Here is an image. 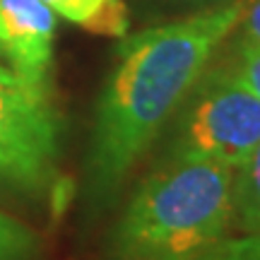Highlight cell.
I'll list each match as a JSON object with an SVG mask.
<instances>
[{
	"mask_svg": "<svg viewBox=\"0 0 260 260\" xmlns=\"http://www.w3.org/2000/svg\"><path fill=\"white\" fill-rule=\"evenodd\" d=\"M243 0L142 29L118 48L92 133L89 186L111 195L203 77L207 60L239 27Z\"/></svg>",
	"mask_w": 260,
	"mask_h": 260,
	"instance_id": "6da1fadb",
	"label": "cell"
},
{
	"mask_svg": "<svg viewBox=\"0 0 260 260\" xmlns=\"http://www.w3.org/2000/svg\"><path fill=\"white\" fill-rule=\"evenodd\" d=\"M232 222L234 169L176 157L140 183L111 236V258H181L222 241Z\"/></svg>",
	"mask_w": 260,
	"mask_h": 260,
	"instance_id": "7a4b0ae2",
	"label": "cell"
},
{
	"mask_svg": "<svg viewBox=\"0 0 260 260\" xmlns=\"http://www.w3.org/2000/svg\"><path fill=\"white\" fill-rule=\"evenodd\" d=\"M60 118L48 84L29 82L0 63V178L37 190L53 176Z\"/></svg>",
	"mask_w": 260,
	"mask_h": 260,
	"instance_id": "3957f363",
	"label": "cell"
},
{
	"mask_svg": "<svg viewBox=\"0 0 260 260\" xmlns=\"http://www.w3.org/2000/svg\"><path fill=\"white\" fill-rule=\"evenodd\" d=\"M260 142V99L226 73H217L195 96L178 128L174 157L210 159L239 169Z\"/></svg>",
	"mask_w": 260,
	"mask_h": 260,
	"instance_id": "277c9868",
	"label": "cell"
},
{
	"mask_svg": "<svg viewBox=\"0 0 260 260\" xmlns=\"http://www.w3.org/2000/svg\"><path fill=\"white\" fill-rule=\"evenodd\" d=\"M56 15L44 0H0V58L29 82L48 84Z\"/></svg>",
	"mask_w": 260,
	"mask_h": 260,
	"instance_id": "5b68a950",
	"label": "cell"
},
{
	"mask_svg": "<svg viewBox=\"0 0 260 260\" xmlns=\"http://www.w3.org/2000/svg\"><path fill=\"white\" fill-rule=\"evenodd\" d=\"M53 15L70 19L82 29L102 37L128 34V8L123 0H44Z\"/></svg>",
	"mask_w": 260,
	"mask_h": 260,
	"instance_id": "8992f818",
	"label": "cell"
},
{
	"mask_svg": "<svg viewBox=\"0 0 260 260\" xmlns=\"http://www.w3.org/2000/svg\"><path fill=\"white\" fill-rule=\"evenodd\" d=\"M234 219L246 234L260 236V142L234 176Z\"/></svg>",
	"mask_w": 260,
	"mask_h": 260,
	"instance_id": "52a82bcc",
	"label": "cell"
},
{
	"mask_svg": "<svg viewBox=\"0 0 260 260\" xmlns=\"http://www.w3.org/2000/svg\"><path fill=\"white\" fill-rule=\"evenodd\" d=\"M41 241L24 222L0 210V260H37Z\"/></svg>",
	"mask_w": 260,
	"mask_h": 260,
	"instance_id": "ba28073f",
	"label": "cell"
},
{
	"mask_svg": "<svg viewBox=\"0 0 260 260\" xmlns=\"http://www.w3.org/2000/svg\"><path fill=\"white\" fill-rule=\"evenodd\" d=\"M174 260H260V236L246 234L241 239H222L207 248Z\"/></svg>",
	"mask_w": 260,
	"mask_h": 260,
	"instance_id": "9c48e42d",
	"label": "cell"
},
{
	"mask_svg": "<svg viewBox=\"0 0 260 260\" xmlns=\"http://www.w3.org/2000/svg\"><path fill=\"white\" fill-rule=\"evenodd\" d=\"M224 73L260 99V46L239 41L232 68Z\"/></svg>",
	"mask_w": 260,
	"mask_h": 260,
	"instance_id": "30bf717a",
	"label": "cell"
},
{
	"mask_svg": "<svg viewBox=\"0 0 260 260\" xmlns=\"http://www.w3.org/2000/svg\"><path fill=\"white\" fill-rule=\"evenodd\" d=\"M239 27H241V41L260 46V0H243Z\"/></svg>",
	"mask_w": 260,
	"mask_h": 260,
	"instance_id": "8fae6325",
	"label": "cell"
},
{
	"mask_svg": "<svg viewBox=\"0 0 260 260\" xmlns=\"http://www.w3.org/2000/svg\"><path fill=\"white\" fill-rule=\"evenodd\" d=\"M198 3H207V0H198Z\"/></svg>",
	"mask_w": 260,
	"mask_h": 260,
	"instance_id": "7c38bea8",
	"label": "cell"
}]
</instances>
